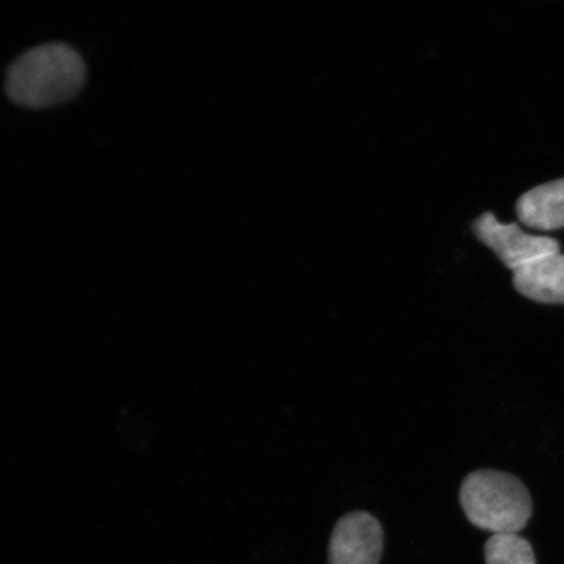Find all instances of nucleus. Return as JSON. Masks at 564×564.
I'll return each mask as SVG.
<instances>
[{
	"mask_svg": "<svg viewBox=\"0 0 564 564\" xmlns=\"http://www.w3.org/2000/svg\"><path fill=\"white\" fill-rule=\"evenodd\" d=\"M87 67L79 53L63 42H48L25 52L6 76V94L30 109L65 104L80 94Z\"/></svg>",
	"mask_w": 564,
	"mask_h": 564,
	"instance_id": "obj_1",
	"label": "nucleus"
},
{
	"mask_svg": "<svg viewBox=\"0 0 564 564\" xmlns=\"http://www.w3.org/2000/svg\"><path fill=\"white\" fill-rule=\"evenodd\" d=\"M460 503L471 524L492 534H518L532 517V499L523 482L494 469L465 477Z\"/></svg>",
	"mask_w": 564,
	"mask_h": 564,
	"instance_id": "obj_2",
	"label": "nucleus"
},
{
	"mask_svg": "<svg viewBox=\"0 0 564 564\" xmlns=\"http://www.w3.org/2000/svg\"><path fill=\"white\" fill-rule=\"evenodd\" d=\"M471 229L478 241L488 246L500 262L512 272L535 259L561 250L556 239L528 235L518 224L498 221L491 212H485L479 216L471 225Z\"/></svg>",
	"mask_w": 564,
	"mask_h": 564,
	"instance_id": "obj_3",
	"label": "nucleus"
},
{
	"mask_svg": "<svg viewBox=\"0 0 564 564\" xmlns=\"http://www.w3.org/2000/svg\"><path fill=\"white\" fill-rule=\"evenodd\" d=\"M384 532L377 518L352 511L337 521L328 546L329 564H379Z\"/></svg>",
	"mask_w": 564,
	"mask_h": 564,
	"instance_id": "obj_4",
	"label": "nucleus"
},
{
	"mask_svg": "<svg viewBox=\"0 0 564 564\" xmlns=\"http://www.w3.org/2000/svg\"><path fill=\"white\" fill-rule=\"evenodd\" d=\"M513 286L524 297L558 305L564 303V256L561 252L533 260L513 271Z\"/></svg>",
	"mask_w": 564,
	"mask_h": 564,
	"instance_id": "obj_5",
	"label": "nucleus"
},
{
	"mask_svg": "<svg viewBox=\"0 0 564 564\" xmlns=\"http://www.w3.org/2000/svg\"><path fill=\"white\" fill-rule=\"evenodd\" d=\"M517 214L528 228L544 231L564 228V178L525 193L517 203Z\"/></svg>",
	"mask_w": 564,
	"mask_h": 564,
	"instance_id": "obj_6",
	"label": "nucleus"
},
{
	"mask_svg": "<svg viewBox=\"0 0 564 564\" xmlns=\"http://www.w3.org/2000/svg\"><path fill=\"white\" fill-rule=\"evenodd\" d=\"M486 564H538L531 544L519 534H492L485 544Z\"/></svg>",
	"mask_w": 564,
	"mask_h": 564,
	"instance_id": "obj_7",
	"label": "nucleus"
}]
</instances>
